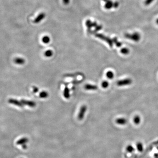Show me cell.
Instances as JSON below:
<instances>
[{
  "label": "cell",
  "mask_w": 158,
  "mask_h": 158,
  "mask_svg": "<svg viewBox=\"0 0 158 158\" xmlns=\"http://www.w3.org/2000/svg\"><path fill=\"white\" fill-rule=\"evenodd\" d=\"M140 118L139 116H136L134 117V123L136 124H138L140 122Z\"/></svg>",
  "instance_id": "7402d4cb"
},
{
  "label": "cell",
  "mask_w": 158,
  "mask_h": 158,
  "mask_svg": "<svg viewBox=\"0 0 158 158\" xmlns=\"http://www.w3.org/2000/svg\"><path fill=\"white\" fill-rule=\"evenodd\" d=\"M105 3V7L107 9H111L113 6V3L111 0H103Z\"/></svg>",
  "instance_id": "30bf717a"
},
{
  "label": "cell",
  "mask_w": 158,
  "mask_h": 158,
  "mask_svg": "<svg viewBox=\"0 0 158 158\" xmlns=\"http://www.w3.org/2000/svg\"><path fill=\"white\" fill-rule=\"evenodd\" d=\"M63 95L64 97L66 98V99H68L70 97V95H69V90L68 89V87H66L65 88L64 92H63Z\"/></svg>",
  "instance_id": "4fadbf2b"
},
{
  "label": "cell",
  "mask_w": 158,
  "mask_h": 158,
  "mask_svg": "<svg viewBox=\"0 0 158 158\" xmlns=\"http://www.w3.org/2000/svg\"><path fill=\"white\" fill-rule=\"evenodd\" d=\"M154 0H146L145 1V5H150L151 3Z\"/></svg>",
  "instance_id": "484cf974"
},
{
  "label": "cell",
  "mask_w": 158,
  "mask_h": 158,
  "mask_svg": "<svg viewBox=\"0 0 158 158\" xmlns=\"http://www.w3.org/2000/svg\"><path fill=\"white\" fill-rule=\"evenodd\" d=\"M85 89L87 90H96L97 89V87L96 85L86 84L85 86Z\"/></svg>",
  "instance_id": "8fae6325"
},
{
  "label": "cell",
  "mask_w": 158,
  "mask_h": 158,
  "mask_svg": "<svg viewBox=\"0 0 158 158\" xmlns=\"http://www.w3.org/2000/svg\"><path fill=\"white\" fill-rule=\"evenodd\" d=\"M52 55L53 52L51 50H47L45 53V55L47 57H51Z\"/></svg>",
  "instance_id": "e0dca14e"
},
{
  "label": "cell",
  "mask_w": 158,
  "mask_h": 158,
  "mask_svg": "<svg viewBox=\"0 0 158 158\" xmlns=\"http://www.w3.org/2000/svg\"><path fill=\"white\" fill-rule=\"evenodd\" d=\"M106 76L108 79H113L114 77V73L112 71H108L106 73Z\"/></svg>",
  "instance_id": "d6986e66"
},
{
  "label": "cell",
  "mask_w": 158,
  "mask_h": 158,
  "mask_svg": "<svg viewBox=\"0 0 158 158\" xmlns=\"http://www.w3.org/2000/svg\"><path fill=\"white\" fill-rule=\"evenodd\" d=\"M95 36L106 41L108 43L110 47H113V40L110 39L109 38H108V37H106L103 34H95Z\"/></svg>",
  "instance_id": "6da1fadb"
},
{
  "label": "cell",
  "mask_w": 158,
  "mask_h": 158,
  "mask_svg": "<svg viewBox=\"0 0 158 158\" xmlns=\"http://www.w3.org/2000/svg\"><path fill=\"white\" fill-rule=\"evenodd\" d=\"M80 75H81L80 73H76L73 74H68V75H66V76H68V77H74V76H77Z\"/></svg>",
  "instance_id": "cb8c5ba5"
},
{
  "label": "cell",
  "mask_w": 158,
  "mask_h": 158,
  "mask_svg": "<svg viewBox=\"0 0 158 158\" xmlns=\"http://www.w3.org/2000/svg\"><path fill=\"white\" fill-rule=\"evenodd\" d=\"M125 37L126 38L131 40L134 41H138L141 38V36L137 32L134 33L133 34H126L125 35Z\"/></svg>",
  "instance_id": "7a4b0ae2"
},
{
  "label": "cell",
  "mask_w": 158,
  "mask_h": 158,
  "mask_svg": "<svg viewBox=\"0 0 158 158\" xmlns=\"http://www.w3.org/2000/svg\"><path fill=\"white\" fill-rule=\"evenodd\" d=\"M45 13H40L37 18H36V19H35V20L34 21V23H39L44 18H45Z\"/></svg>",
  "instance_id": "ba28073f"
},
{
  "label": "cell",
  "mask_w": 158,
  "mask_h": 158,
  "mask_svg": "<svg viewBox=\"0 0 158 158\" xmlns=\"http://www.w3.org/2000/svg\"><path fill=\"white\" fill-rule=\"evenodd\" d=\"M97 26V23L96 22H93V26L96 27Z\"/></svg>",
  "instance_id": "4dcf8cb0"
},
{
  "label": "cell",
  "mask_w": 158,
  "mask_h": 158,
  "mask_svg": "<svg viewBox=\"0 0 158 158\" xmlns=\"http://www.w3.org/2000/svg\"><path fill=\"white\" fill-rule=\"evenodd\" d=\"M48 96V94L47 92L43 91L40 92V97L41 98H46Z\"/></svg>",
  "instance_id": "9a60e30c"
},
{
  "label": "cell",
  "mask_w": 158,
  "mask_h": 158,
  "mask_svg": "<svg viewBox=\"0 0 158 158\" xmlns=\"http://www.w3.org/2000/svg\"><path fill=\"white\" fill-rule=\"evenodd\" d=\"M118 3L117 2H116L113 3V7L115 8H116L118 7Z\"/></svg>",
  "instance_id": "83f0119b"
},
{
  "label": "cell",
  "mask_w": 158,
  "mask_h": 158,
  "mask_svg": "<svg viewBox=\"0 0 158 158\" xmlns=\"http://www.w3.org/2000/svg\"><path fill=\"white\" fill-rule=\"evenodd\" d=\"M156 23L158 24V19H157V20H156Z\"/></svg>",
  "instance_id": "1f68e13d"
},
{
  "label": "cell",
  "mask_w": 158,
  "mask_h": 158,
  "mask_svg": "<svg viewBox=\"0 0 158 158\" xmlns=\"http://www.w3.org/2000/svg\"><path fill=\"white\" fill-rule=\"evenodd\" d=\"M8 102L11 104L16 105V106H17L19 107H23V105L21 101L20 102L18 100H16L15 99L11 98L8 100Z\"/></svg>",
  "instance_id": "277c9868"
},
{
  "label": "cell",
  "mask_w": 158,
  "mask_h": 158,
  "mask_svg": "<svg viewBox=\"0 0 158 158\" xmlns=\"http://www.w3.org/2000/svg\"><path fill=\"white\" fill-rule=\"evenodd\" d=\"M112 40H113V42L115 44V45H116V46L117 47H121L122 44H121L120 42H118V40H117V38L115 37V38H113Z\"/></svg>",
  "instance_id": "2e32d148"
},
{
  "label": "cell",
  "mask_w": 158,
  "mask_h": 158,
  "mask_svg": "<svg viewBox=\"0 0 158 158\" xmlns=\"http://www.w3.org/2000/svg\"><path fill=\"white\" fill-rule=\"evenodd\" d=\"M86 110H87V107L86 105H83L81 107L78 116V118L79 120H81L82 119L84 118Z\"/></svg>",
  "instance_id": "3957f363"
},
{
  "label": "cell",
  "mask_w": 158,
  "mask_h": 158,
  "mask_svg": "<svg viewBox=\"0 0 158 158\" xmlns=\"http://www.w3.org/2000/svg\"><path fill=\"white\" fill-rule=\"evenodd\" d=\"M116 122L117 123V124H118L124 125L126 123V120L124 118H118L116 120Z\"/></svg>",
  "instance_id": "5bb4252c"
},
{
  "label": "cell",
  "mask_w": 158,
  "mask_h": 158,
  "mask_svg": "<svg viewBox=\"0 0 158 158\" xmlns=\"http://www.w3.org/2000/svg\"><path fill=\"white\" fill-rule=\"evenodd\" d=\"M102 25L97 26L96 27V28H95V30L94 31H92L93 32L92 33H96V32H97V31H99L100 30H101V29H102ZM92 32H91V33H92Z\"/></svg>",
  "instance_id": "44dd1931"
},
{
  "label": "cell",
  "mask_w": 158,
  "mask_h": 158,
  "mask_svg": "<svg viewBox=\"0 0 158 158\" xmlns=\"http://www.w3.org/2000/svg\"><path fill=\"white\" fill-rule=\"evenodd\" d=\"M21 102L23 104V105H27L30 107H34L36 106V103L33 101L22 99L21 100Z\"/></svg>",
  "instance_id": "8992f818"
},
{
  "label": "cell",
  "mask_w": 158,
  "mask_h": 158,
  "mask_svg": "<svg viewBox=\"0 0 158 158\" xmlns=\"http://www.w3.org/2000/svg\"><path fill=\"white\" fill-rule=\"evenodd\" d=\"M39 89L36 87H33V91L34 93H36L38 91Z\"/></svg>",
  "instance_id": "4316f807"
},
{
  "label": "cell",
  "mask_w": 158,
  "mask_h": 158,
  "mask_svg": "<svg viewBox=\"0 0 158 158\" xmlns=\"http://www.w3.org/2000/svg\"><path fill=\"white\" fill-rule=\"evenodd\" d=\"M63 2L65 5H68L69 2V0H63Z\"/></svg>",
  "instance_id": "f1b7e54d"
},
{
  "label": "cell",
  "mask_w": 158,
  "mask_h": 158,
  "mask_svg": "<svg viewBox=\"0 0 158 158\" xmlns=\"http://www.w3.org/2000/svg\"><path fill=\"white\" fill-rule=\"evenodd\" d=\"M129 51H130L127 48H123L121 50V53L124 55H127L128 54H129Z\"/></svg>",
  "instance_id": "ffe728a7"
},
{
  "label": "cell",
  "mask_w": 158,
  "mask_h": 158,
  "mask_svg": "<svg viewBox=\"0 0 158 158\" xmlns=\"http://www.w3.org/2000/svg\"><path fill=\"white\" fill-rule=\"evenodd\" d=\"M108 82L106 81H104L102 83V87L104 88H107V87L108 86Z\"/></svg>",
  "instance_id": "603a6c76"
},
{
  "label": "cell",
  "mask_w": 158,
  "mask_h": 158,
  "mask_svg": "<svg viewBox=\"0 0 158 158\" xmlns=\"http://www.w3.org/2000/svg\"><path fill=\"white\" fill-rule=\"evenodd\" d=\"M22 148L23 149H26L27 148V145L26 144H24V145H22Z\"/></svg>",
  "instance_id": "f546056e"
},
{
  "label": "cell",
  "mask_w": 158,
  "mask_h": 158,
  "mask_svg": "<svg viewBox=\"0 0 158 158\" xmlns=\"http://www.w3.org/2000/svg\"><path fill=\"white\" fill-rule=\"evenodd\" d=\"M82 82V80H73L72 81L70 82V83L71 84H79L80 83H81Z\"/></svg>",
  "instance_id": "d4e9b609"
},
{
  "label": "cell",
  "mask_w": 158,
  "mask_h": 158,
  "mask_svg": "<svg viewBox=\"0 0 158 158\" xmlns=\"http://www.w3.org/2000/svg\"><path fill=\"white\" fill-rule=\"evenodd\" d=\"M14 62L16 64L23 65L24 63H25V61L23 58H17L15 59Z\"/></svg>",
  "instance_id": "7c38bea8"
},
{
  "label": "cell",
  "mask_w": 158,
  "mask_h": 158,
  "mask_svg": "<svg viewBox=\"0 0 158 158\" xmlns=\"http://www.w3.org/2000/svg\"><path fill=\"white\" fill-rule=\"evenodd\" d=\"M132 83L131 79H126L118 81L117 82V85L119 86H125V85H127L131 84Z\"/></svg>",
  "instance_id": "5b68a950"
},
{
  "label": "cell",
  "mask_w": 158,
  "mask_h": 158,
  "mask_svg": "<svg viewBox=\"0 0 158 158\" xmlns=\"http://www.w3.org/2000/svg\"><path fill=\"white\" fill-rule=\"evenodd\" d=\"M42 41L45 44H48L49 42H50V37H49L48 36H45L43 38Z\"/></svg>",
  "instance_id": "ac0fdd59"
},
{
  "label": "cell",
  "mask_w": 158,
  "mask_h": 158,
  "mask_svg": "<svg viewBox=\"0 0 158 158\" xmlns=\"http://www.w3.org/2000/svg\"><path fill=\"white\" fill-rule=\"evenodd\" d=\"M86 25L87 27V32L88 34L91 33L92 31L91 30V28L93 27V23L90 20H87L86 22Z\"/></svg>",
  "instance_id": "9c48e42d"
},
{
  "label": "cell",
  "mask_w": 158,
  "mask_h": 158,
  "mask_svg": "<svg viewBox=\"0 0 158 158\" xmlns=\"http://www.w3.org/2000/svg\"><path fill=\"white\" fill-rule=\"evenodd\" d=\"M28 142L29 139L26 137H23L18 140L16 142V145H22L24 144H26V143H27Z\"/></svg>",
  "instance_id": "52a82bcc"
}]
</instances>
